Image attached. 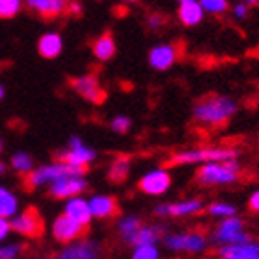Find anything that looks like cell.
Returning a JSON list of instances; mask_svg holds the SVG:
<instances>
[{
  "instance_id": "17",
  "label": "cell",
  "mask_w": 259,
  "mask_h": 259,
  "mask_svg": "<svg viewBox=\"0 0 259 259\" xmlns=\"http://www.w3.org/2000/svg\"><path fill=\"white\" fill-rule=\"evenodd\" d=\"M221 259H259V243L250 241L244 244H226L219 246Z\"/></svg>"
},
{
  "instance_id": "9",
  "label": "cell",
  "mask_w": 259,
  "mask_h": 259,
  "mask_svg": "<svg viewBox=\"0 0 259 259\" xmlns=\"http://www.w3.org/2000/svg\"><path fill=\"white\" fill-rule=\"evenodd\" d=\"M11 232L24 235V237H39L43 233V219L39 217V213L33 207L17 213L10 221Z\"/></svg>"
},
{
  "instance_id": "16",
  "label": "cell",
  "mask_w": 259,
  "mask_h": 259,
  "mask_svg": "<svg viewBox=\"0 0 259 259\" xmlns=\"http://www.w3.org/2000/svg\"><path fill=\"white\" fill-rule=\"evenodd\" d=\"M63 215L69 217L70 221H74L76 224H80L81 228L89 226L93 221L91 209H89V202H87L85 198H81V196H76V198H70L65 202Z\"/></svg>"
},
{
  "instance_id": "11",
  "label": "cell",
  "mask_w": 259,
  "mask_h": 259,
  "mask_svg": "<svg viewBox=\"0 0 259 259\" xmlns=\"http://www.w3.org/2000/svg\"><path fill=\"white\" fill-rule=\"evenodd\" d=\"M70 87L74 89L81 98H85L93 104H102L106 100V91L104 87L100 85L97 76L93 74H83V76H76L70 80Z\"/></svg>"
},
{
  "instance_id": "28",
  "label": "cell",
  "mask_w": 259,
  "mask_h": 259,
  "mask_svg": "<svg viewBox=\"0 0 259 259\" xmlns=\"http://www.w3.org/2000/svg\"><path fill=\"white\" fill-rule=\"evenodd\" d=\"M207 213L211 217H219V219H230V217H237V207L228 202H213L207 207Z\"/></svg>"
},
{
  "instance_id": "18",
  "label": "cell",
  "mask_w": 259,
  "mask_h": 259,
  "mask_svg": "<svg viewBox=\"0 0 259 259\" xmlns=\"http://www.w3.org/2000/svg\"><path fill=\"white\" fill-rule=\"evenodd\" d=\"M87 202L93 219H109L117 213V200L109 194H93Z\"/></svg>"
},
{
  "instance_id": "32",
  "label": "cell",
  "mask_w": 259,
  "mask_h": 259,
  "mask_svg": "<svg viewBox=\"0 0 259 259\" xmlns=\"http://www.w3.org/2000/svg\"><path fill=\"white\" fill-rule=\"evenodd\" d=\"M130 128H132V120L126 115H117L111 119V130L115 134H128Z\"/></svg>"
},
{
  "instance_id": "1",
  "label": "cell",
  "mask_w": 259,
  "mask_h": 259,
  "mask_svg": "<svg viewBox=\"0 0 259 259\" xmlns=\"http://www.w3.org/2000/svg\"><path fill=\"white\" fill-rule=\"evenodd\" d=\"M237 111L235 100L224 95H213L194 106L193 117L204 126H222Z\"/></svg>"
},
{
  "instance_id": "19",
  "label": "cell",
  "mask_w": 259,
  "mask_h": 259,
  "mask_svg": "<svg viewBox=\"0 0 259 259\" xmlns=\"http://www.w3.org/2000/svg\"><path fill=\"white\" fill-rule=\"evenodd\" d=\"M63 50V37L58 32L43 33L37 41V52L45 60H54Z\"/></svg>"
},
{
  "instance_id": "7",
  "label": "cell",
  "mask_w": 259,
  "mask_h": 259,
  "mask_svg": "<svg viewBox=\"0 0 259 259\" xmlns=\"http://www.w3.org/2000/svg\"><path fill=\"white\" fill-rule=\"evenodd\" d=\"M95 157H97V152L93 150L91 146L83 145V141H81L78 135H74V137H70L67 150H63L60 154V159H58V161L65 163V165H69V167L83 170L89 163L95 161Z\"/></svg>"
},
{
  "instance_id": "3",
  "label": "cell",
  "mask_w": 259,
  "mask_h": 259,
  "mask_svg": "<svg viewBox=\"0 0 259 259\" xmlns=\"http://www.w3.org/2000/svg\"><path fill=\"white\" fill-rule=\"evenodd\" d=\"M239 178V163L237 161H222V163H205L200 165L196 170V180L204 187L213 185H228L237 182Z\"/></svg>"
},
{
  "instance_id": "13",
  "label": "cell",
  "mask_w": 259,
  "mask_h": 259,
  "mask_svg": "<svg viewBox=\"0 0 259 259\" xmlns=\"http://www.w3.org/2000/svg\"><path fill=\"white\" fill-rule=\"evenodd\" d=\"M83 230L80 224H76L74 221H70L69 217L60 215L56 217V221L52 222V235H54L56 241L65 244H70L74 241H80V237L83 235Z\"/></svg>"
},
{
  "instance_id": "5",
  "label": "cell",
  "mask_w": 259,
  "mask_h": 259,
  "mask_svg": "<svg viewBox=\"0 0 259 259\" xmlns=\"http://www.w3.org/2000/svg\"><path fill=\"white\" fill-rule=\"evenodd\" d=\"M163 244L168 252H180V254H202L207 248V237L200 232H178L167 233L163 237Z\"/></svg>"
},
{
  "instance_id": "31",
  "label": "cell",
  "mask_w": 259,
  "mask_h": 259,
  "mask_svg": "<svg viewBox=\"0 0 259 259\" xmlns=\"http://www.w3.org/2000/svg\"><path fill=\"white\" fill-rule=\"evenodd\" d=\"M21 8V0H0V19H13Z\"/></svg>"
},
{
  "instance_id": "12",
  "label": "cell",
  "mask_w": 259,
  "mask_h": 259,
  "mask_svg": "<svg viewBox=\"0 0 259 259\" xmlns=\"http://www.w3.org/2000/svg\"><path fill=\"white\" fill-rule=\"evenodd\" d=\"M83 191H87V180L83 176H69V178H61L49 185V193L54 198H60V200L76 198Z\"/></svg>"
},
{
  "instance_id": "24",
  "label": "cell",
  "mask_w": 259,
  "mask_h": 259,
  "mask_svg": "<svg viewBox=\"0 0 259 259\" xmlns=\"http://www.w3.org/2000/svg\"><path fill=\"white\" fill-rule=\"evenodd\" d=\"M19 213V198L13 191L0 185V219L11 221Z\"/></svg>"
},
{
  "instance_id": "36",
  "label": "cell",
  "mask_w": 259,
  "mask_h": 259,
  "mask_svg": "<svg viewBox=\"0 0 259 259\" xmlns=\"http://www.w3.org/2000/svg\"><path fill=\"white\" fill-rule=\"evenodd\" d=\"M11 233V224L8 219H0V241L8 239V235Z\"/></svg>"
},
{
  "instance_id": "37",
  "label": "cell",
  "mask_w": 259,
  "mask_h": 259,
  "mask_svg": "<svg viewBox=\"0 0 259 259\" xmlns=\"http://www.w3.org/2000/svg\"><path fill=\"white\" fill-rule=\"evenodd\" d=\"M248 207L255 213H259V189L254 191V193L250 194V200H248Z\"/></svg>"
},
{
  "instance_id": "15",
  "label": "cell",
  "mask_w": 259,
  "mask_h": 259,
  "mask_svg": "<svg viewBox=\"0 0 259 259\" xmlns=\"http://www.w3.org/2000/svg\"><path fill=\"white\" fill-rule=\"evenodd\" d=\"M100 246L95 241H74L60 252L58 259H98Z\"/></svg>"
},
{
  "instance_id": "40",
  "label": "cell",
  "mask_w": 259,
  "mask_h": 259,
  "mask_svg": "<svg viewBox=\"0 0 259 259\" xmlns=\"http://www.w3.org/2000/svg\"><path fill=\"white\" fill-rule=\"evenodd\" d=\"M0 152H2V141H0Z\"/></svg>"
},
{
  "instance_id": "20",
  "label": "cell",
  "mask_w": 259,
  "mask_h": 259,
  "mask_svg": "<svg viewBox=\"0 0 259 259\" xmlns=\"http://www.w3.org/2000/svg\"><path fill=\"white\" fill-rule=\"evenodd\" d=\"M178 19L184 26H196L204 19V10L198 0H180Z\"/></svg>"
},
{
  "instance_id": "23",
  "label": "cell",
  "mask_w": 259,
  "mask_h": 259,
  "mask_svg": "<svg viewBox=\"0 0 259 259\" xmlns=\"http://www.w3.org/2000/svg\"><path fill=\"white\" fill-rule=\"evenodd\" d=\"M130 165H132V159L126 154H120V156L113 157V161L109 163V168H108L109 182H113V184L126 182V178H128L130 174Z\"/></svg>"
},
{
  "instance_id": "35",
  "label": "cell",
  "mask_w": 259,
  "mask_h": 259,
  "mask_svg": "<svg viewBox=\"0 0 259 259\" xmlns=\"http://www.w3.org/2000/svg\"><path fill=\"white\" fill-rule=\"evenodd\" d=\"M248 11H250V8L246 2H239V4L233 6V17L239 19V21L246 19V17H248Z\"/></svg>"
},
{
  "instance_id": "25",
  "label": "cell",
  "mask_w": 259,
  "mask_h": 259,
  "mask_svg": "<svg viewBox=\"0 0 259 259\" xmlns=\"http://www.w3.org/2000/svg\"><path fill=\"white\" fill-rule=\"evenodd\" d=\"M28 6L43 17H58L67 10L63 0H30Z\"/></svg>"
},
{
  "instance_id": "10",
  "label": "cell",
  "mask_w": 259,
  "mask_h": 259,
  "mask_svg": "<svg viewBox=\"0 0 259 259\" xmlns=\"http://www.w3.org/2000/svg\"><path fill=\"white\" fill-rule=\"evenodd\" d=\"M204 209V202L200 198H187L180 202H163L154 207L157 217H193Z\"/></svg>"
},
{
  "instance_id": "4",
  "label": "cell",
  "mask_w": 259,
  "mask_h": 259,
  "mask_svg": "<svg viewBox=\"0 0 259 259\" xmlns=\"http://www.w3.org/2000/svg\"><path fill=\"white\" fill-rule=\"evenodd\" d=\"M69 176H83V170L69 167V165H65L61 161H54L39 168H33L32 172L26 176V184L30 189H37V187L50 185L61 178H69Z\"/></svg>"
},
{
  "instance_id": "21",
  "label": "cell",
  "mask_w": 259,
  "mask_h": 259,
  "mask_svg": "<svg viewBox=\"0 0 259 259\" xmlns=\"http://www.w3.org/2000/svg\"><path fill=\"white\" fill-rule=\"evenodd\" d=\"M167 235L165 232V226H157V224H143V226L137 230L130 244L132 246H143V244H156L159 239H163Z\"/></svg>"
},
{
  "instance_id": "14",
  "label": "cell",
  "mask_w": 259,
  "mask_h": 259,
  "mask_svg": "<svg viewBox=\"0 0 259 259\" xmlns=\"http://www.w3.org/2000/svg\"><path fill=\"white\" fill-rule=\"evenodd\" d=\"M178 60V49L170 43L152 47L148 52V63L154 70H168Z\"/></svg>"
},
{
  "instance_id": "33",
  "label": "cell",
  "mask_w": 259,
  "mask_h": 259,
  "mask_svg": "<svg viewBox=\"0 0 259 259\" xmlns=\"http://www.w3.org/2000/svg\"><path fill=\"white\" fill-rule=\"evenodd\" d=\"M22 246L21 244H6L0 246V259H15L17 255L21 254Z\"/></svg>"
},
{
  "instance_id": "26",
  "label": "cell",
  "mask_w": 259,
  "mask_h": 259,
  "mask_svg": "<svg viewBox=\"0 0 259 259\" xmlns=\"http://www.w3.org/2000/svg\"><path fill=\"white\" fill-rule=\"evenodd\" d=\"M143 226V221H141V217L137 215H126L122 217L119 221V224H117V230H119L120 237L124 239L126 243H130L132 241V237H134L135 233H137V230Z\"/></svg>"
},
{
  "instance_id": "30",
  "label": "cell",
  "mask_w": 259,
  "mask_h": 259,
  "mask_svg": "<svg viewBox=\"0 0 259 259\" xmlns=\"http://www.w3.org/2000/svg\"><path fill=\"white\" fill-rule=\"evenodd\" d=\"M200 6L204 13H211V15H222L224 11H228V2L226 0H200Z\"/></svg>"
},
{
  "instance_id": "38",
  "label": "cell",
  "mask_w": 259,
  "mask_h": 259,
  "mask_svg": "<svg viewBox=\"0 0 259 259\" xmlns=\"http://www.w3.org/2000/svg\"><path fill=\"white\" fill-rule=\"evenodd\" d=\"M4 95H6V89H4V85H2V83H0V100H2V98H4Z\"/></svg>"
},
{
  "instance_id": "34",
  "label": "cell",
  "mask_w": 259,
  "mask_h": 259,
  "mask_svg": "<svg viewBox=\"0 0 259 259\" xmlns=\"http://www.w3.org/2000/svg\"><path fill=\"white\" fill-rule=\"evenodd\" d=\"M163 24H165V17L159 15V13H152V15H148V19H146V26L150 28V30H157V28H161Z\"/></svg>"
},
{
  "instance_id": "29",
  "label": "cell",
  "mask_w": 259,
  "mask_h": 259,
  "mask_svg": "<svg viewBox=\"0 0 259 259\" xmlns=\"http://www.w3.org/2000/svg\"><path fill=\"white\" fill-rule=\"evenodd\" d=\"M132 259H161V252L157 248V244H143V246H135Z\"/></svg>"
},
{
  "instance_id": "2",
  "label": "cell",
  "mask_w": 259,
  "mask_h": 259,
  "mask_svg": "<svg viewBox=\"0 0 259 259\" xmlns=\"http://www.w3.org/2000/svg\"><path fill=\"white\" fill-rule=\"evenodd\" d=\"M239 152L235 148H193L174 154L168 163L170 165H205V163L235 161Z\"/></svg>"
},
{
  "instance_id": "6",
  "label": "cell",
  "mask_w": 259,
  "mask_h": 259,
  "mask_svg": "<svg viewBox=\"0 0 259 259\" xmlns=\"http://www.w3.org/2000/svg\"><path fill=\"white\" fill-rule=\"evenodd\" d=\"M211 241L219 246H226V244H244L250 243L252 237L244 232V222L239 217H230V219H222L215 232L211 235Z\"/></svg>"
},
{
  "instance_id": "22",
  "label": "cell",
  "mask_w": 259,
  "mask_h": 259,
  "mask_svg": "<svg viewBox=\"0 0 259 259\" xmlns=\"http://www.w3.org/2000/svg\"><path fill=\"white\" fill-rule=\"evenodd\" d=\"M117 52V45H115L113 35L109 32L102 33L100 37L93 43V54L98 61H109Z\"/></svg>"
},
{
  "instance_id": "8",
  "label": "cell",
  "mask_w": 259,
  "mask_h": 259,
  "mask_svg": "<svg viewBox=\"0 0 259 259\" xmlns=\"http://www.w3.org/2000/svg\"><path fill=\"white\" fill-rule=\"evenodd\" d=\"M170 185H172V176L167 168H152L141 176L137 187L141 193L150 194V196H161L170 189Z\"/></svg>"
},
{
  "instance_id": "27",
  "label": "cell",
  "mask_w": 259,
  "mask_h": 259,
  "mask_svg": "<svg viewBox=\"0 0 259 259\" xmlns=\"http://www.w3.org/2000/svg\"><path fill=\"white\" fill-rule=\"evenodd\" d=\"M11 167H13L15 172L28 176V174L33 170V159L26 152H17V154H13V157H11Z\"/></svg>"
},
{
  "instance_id": "39",
  "label": "cell",
  "mask_w": 259,
  "mask_h": 259,
  "mask_svg": "<svg viewBox=\"0 0 259 259\" xmlns=\"http://www.w3.org/2000/svg\"><path fill=\"white\" fill-rule=\"evenodd\" d=\"M4 172H6V165H4L2 161H0V176H2Z\"/></svg>"
}]
</instances>
